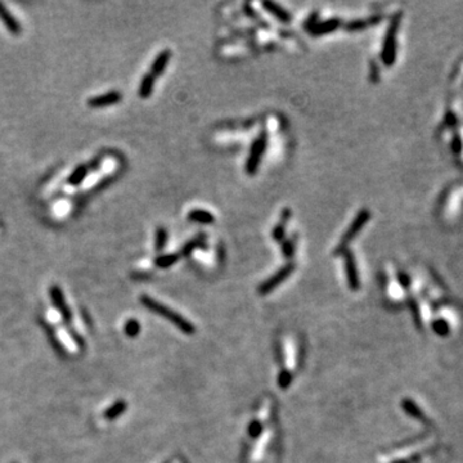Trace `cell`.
Instances as JSON below:
<instances>
[{"mask_svg": "<svg viewBox=\"0 0 463 463\" xmlns=\"http://www.w3.org/2000/svg\"><path fill=\"white\" fill-rule=\"evenodd\" d=\"M49 297H51V301L53 302V305L56 306V309L58 310L59 314L62 317V321H63L64 327L67 328L68 333H70L71 338L73 340V342L76 343L79 349H85V341L84 338L81 337L78 332L75 331L72 326V312L68 307L67 302H66V299H64L63 291L59 288V286L53 285L49 287Z\"/></svg>", "mask_w": 463, "mask_h": 463, "instance_id": "1", "label": "cell"}, {"mask_svg": "<svg viewBox=\"0 0 463 463\" xmlns=\"http://www.w3.org/2000/svg\"><path fill=\"white\" fill-rule=\"evenodd\" d=\"M140 302H142L144 306H147L148 309L151 310V312L156 313V314L164 317V318H166L168 321H170L171 323L175 324V326L180 329L181 332L187 333V335H192V333H195V327H193L192 324L187 321V319L183 318V317H181L180 314H178V313H175V312H173L171 309H169L168 306H165V305L160 304V302L156 301V300L151 299L149 296L143 295L142 297H140Z\"/></svg>", "mask_w": 463, "mask_h": 463, "instance_id": "2", "label": "cell"}, {"mask_svg": "<svg viewBox=\"0 0 463 463\" xmlns=\"http://www.w3.org/2000/svg\"><path fill=\"white\" fill-rule=\"evenodd\" d=\"M400 20H402V13H398L394 16L389 25L388 31H386L385 39H383L382 52H381V59L386 67H391L395 63L396 59V34H398V28H399Z\"/></svg>", "mask_w": 463, "mask_h": 463, "instance_id": "3", "label": "cell"}, {"mask_svg": "<svg viewBox=\"0 0 463 463\" xmlns=\"http://www.w3.org/2000/svg\"><path fill=\"white\" fill-rule=\"evenodd\" d=\"M266 145H268V133L265 130H262L260 133L259 137L254 140L250 149L249 159L246 160V173L249 175H254L257 170H259L260 162H261L262 155L265 152Z\"/></svg>", "mask_w": 463, "mask_h": 463, "instance_id": "4", "label": "cell"}, {"mask_svg": "<svg viewBox=\"0 0 463 463\" xmlns=\"http://www.w3.org/2000/svg\"><path fill=\"white\" fill-rule=\"evenodd\" d=\"M369 219H371V212H369L367 209H363L358 212L357 216H355L354 220H353V223L350 224L349 228L346 229V232L343 233L342 240H341L340 245L337 246V250L335 251L336 255L342 254V252L346 251V246L349 245V243L352 242L355 237H357L358 233L362 230L363 226L368 223Z\"/></svg>", "mask_w": 463, "mask_h": 463, "instance_id": "5", "label": "cell"}, {"mask_svg": "<svg viewBox=\"0 0 463 463\" xmlns=\"http://www.w3.org/2000/svg\"><path fill=\"white\" fill-rule=\"evenodd\" d=\"M293 269H295V265H293L292 262H290V264H287V265L282 266V268L279 269L277 273H274L271 278L266 279L265 282L260 285L259 292L261 293V295H266V293L272 292V291H273L277 286L281 285V283H282L286 278H288V277L291 276V273L293 272Z\"/></svg>", "mask_w": 463, "mask_h": 463, "instance_id": "6", "label": "cell"}, {"mask_svg": "<svg viewBox=\"0 0 463 463\" xmlns=\"http://www.w3.org/2000/svg\"><path fill=\"white\" fill-rule=\"evenodd\" d=\"M345 255V273H346V278H348V283H349V287L352 288L353 291L359 290L360 287V282H359V276H358V271H357V264H355V259L354 255H353L352 251H348L346 250L343 252Z\"/></svg>", "mask_w": 463, "mask_h": 463, "instance_id": "7", "label": "cell"}, {"mask_svg": "<svg viewBox=\"0 0 463 463\" xmlns=\"http://www.w3.org/2000/svg\"><path fill=\"white\" fill-rule=\"evenodd\" d=\"M121 99H123L121 93L119 90H112V92L106 93V94L97 95V97L88 99V106L90 108H103V107L113 106V104L119 103Z\"/></svg>", "mask_w": 463, "mask_h": 463, "instance_id": "8", "label": "cell"}, {"mask_svg": "<svg viewBox=\"0 0 463 463\" xmlns=\"http://www.w3.org/2000/svg\"><path fill=\"white\" fill-rule=\"evenodd\" d=\"M0 21L3 22V25L12 35H20L22 32V26L18 23V21L14 18L13 14L6 8L3 3H0Z\"/></svg>", "mask_w": 463, "mask_h": 463, "instance_id": "9", "label": "cell"}, {"mask_svg": "<svg viewBox=\"0 0 463 463\" xmlns=\"http://www.w3.org/2000/svg\"><path fill=\"white\" fill-rule=\"evenodd\" d=\"M341 26L340 18H331V20L323 21V22H318L313 28H310L309 32L312 36H322V35L331 34L333 31L337 30Z\"/></svg>", "mask_w": 463, "mask_h": 463, "instance_id": "10", "label": "cell"}, {"mask_svg": "<svg viewBox=\"0 0 463 463\" xmlns=\"http://www.w3.org/2000/svg\"><path fill=\"white\" fill-rule=\"evenodd\" d=\"M170 58H171V52L169 51V49H164V51L160 52L159 56H157L156 58H155V61L152 62L151 72L149 73H151L155 79H156L157 76L162 75V72L165 71V68L168 67Z\"/></svg>", "mask_w": 463, "mask_h": 463, "instance_id": "11", "label": "cell"}, {"mask_svg": "<svg viewBox=\"0 0 463 463\" xmlns=\"http://www.w3.org/2000/svg\"><path fill=\"white\" fill-rule=\"evenodd\" d=\"M261 6L264 7L266 12H269L271 14H273L274 17L278 18L281 22L283 23H290L292 17H291V14L288 13V11H286L285 8H282L281 6H278L274 2H262Z\"/></svg>", "mask_w": 463, "mask_h": 463, "instance_id": "12", "label": "cell"}, {"mask_svg": "<svg viewBox=\"0 0 463 463\" xmlns=\"http://www.w3.org/2000/svg\"><path fill=\"white\" fill-rule=\"evenodd\" d=\"M188 220L198 224H212L215 221L214 215L210 211L201 209H195L188 214Z\"/></svg>", "mask_w": 463, "mask_h": 463, "instance_id": "13", "label": "cell"}, {"mask_svg": "<svg viewBox=\"0 0 463 463\" xmlns=\"http://www.w3.org/2000/svg\"><path fill=\"white\" fill-rule=\"evenodd\" d=\"M88 171H89L88 165H78L75 168V170H73L72 173H71V175L67 178V184L71 185V187H78V185H80L81 183L84 181V179L87 178Z\"/></svg>", "mask_w": 463, "mask_h": 463, "instance_id": "14", "label": "cell"}, {"mask_svg": "<svg viewBox=\"0 0 463 463\" xmlns=\"http://www.w3.org/2000/svg\"><path fill=\"white\" fill-rule=\"evenodd\" d=\"M382 21V16H373V17L368 18V20H355L349 22L345 26V28L348 31H360L363 28L368 27V26H374L377 23H379Z\"/></svg>", "mask_w": 463, "mask_h": 463, "instance_id": "15", "label": "cell"}, {"mask_svg": "<svg viewBox=\"0 0 463 463\" xmlns=\"http://www.w3.org/2000/svg\"><path fill=\"white\" fill-rule=\"evenodd\" d=\"M153 87H155V78L151 75V73H147L142 78L139 84V90H138V94L142 99H147V98L151 97L152 92H153Z\"/></svg>", "mask_w": 463, "mask_h": 463, "instance_id": "16", "label": "cell"}, {"mask_svg": "<svg viewBox=\"0 0 463 463\" xmlns=\"http://www.w3.org/2000/svg\"><path fill=\"white\" fill-rule=\"evenodd\" d=\"M126 407H128V404H126L125 400H118V402L114 403V404H112L111 407L104 412V418L108 419V421H113V419L120 417L121 414L125 412Z\"/></svg>", "mask_w": 463, "mask_h": 463, "instance_id": "17", "label": "cell"}, {"mask_svg": "<svg viewBox=\"0 0 463 463\" xmlns=\"http://www.w3.org/2000/svg\"><path fill=\"white\" fill-rule=\"evenodd\" d=\"M206 237H207L206 235L201 233V235H198L197 237H195V238H192L190 241H188V242L184 245V247H183V250H181V255H189L190 252L195 251L196 249L201 247V246L205 243V241H206Z\"/></svg>", "mask_w": 463, "mask_h": 463, "instance_id": "18", "label": "cell"}, {"mask_svg": "<svg viewBox=\"0 0 463 463\" xmlns=\"http://www.w3.org/2000/svg\"><path fill=\"white\" fill-rule=\"evenodd\" d=\"M180 259V255L179 254H168V255H160L156 260H155V264L159 268H170L171 265H174L175 262L179 261Z\"/></svg>", "mask_w": 463, "mask_h": 463, "instance_id": "19", "label": "cell"}, {"mask_svg": "<svg viewBox=\"0 0 463 463\" xmlns=\"http://www.w3.org/2000/svg\"><path fill=\"white\" fill-rule=\"evenodd\" d=\"M168 243V230L162 226H159L155 235V250L157 252H161L165 249V246Z\"/></svg>", "mask_w": 463, "mask_h": 463, "instance_id": "20", "label": "cell"}, {"mask_svg": "<svg viewBox=\"0 0 463 463\" xmlns=\"http://www.w3.org/2000/svg\"><path fill=\"white\" fill-rule=\"evenodd\" d=\"M403 408H404V410L408 413V414H409V416L414 417V418H418V419L425 418L423 414H422V412L418 409V407H417V405L414 404L413 402H410V400H404V402H403Z\"/></svg>", "mask_w": 463, "mask_h": 463, "instance_id": "21", "label": "cell"}, {"mask_svg": "<svg viewBox=\"0 0 463 463\" xmlns=\"http://www.w3.org/2000/svg\"><path fill=\"white\" fill-rule=\"evenodd\" d=\"M140 332V324L135 319H130L125 324V333L129 337H135Z\"/></svg>", "mask_w": 463, "mask_h": 463, "instance_id": "22", "label": "cell"}, {"mask_svg": "<svg viewBox=\"0 0 463 463\" xmlns=\"http://www.w3.org/2000/svg\"><path fill=\"white\" fill-rule=\"evenodd\" d=\"M293 252H295V245H293L292 240H286L285 242L282 243V254L286 259H291L293 256Z\"/></svg>", "mask_w": 463, "mask_h": 463, "instance_id": "23", "label": "cell"}, {"mask_svg": "<svg viewBox=\"0 0 463 463\" xmlns=\"http://www.w3.org/2000/svg\"><path fill=\"white\" fill-rule=\"evenodd\" d=\"M285 236H286L285 225H282L281 223L277 224V225L274 226L273 232H272V237H273V240L276 241V242H281V241H283Z\"/></svg>", "mask_w": 463, "mask_h": 463, "instance_id": "24", "label": "cell"}, {"mask_svg": "<svg viewBox=\"0 0 463 463\" xmlns=\"http://www.w3.org/2000/svg\"><path fill=\"white\" fill-rule=\"evenodd\" d=\"M433 327H434V331H435V332L440 336H445L446 333L449 332V327H448L446 322H444L443 319H439V321L434 322Z\"/></svg>", "mask_w": 463, "mask_h": 463, "instance_id": "25", "label": "cell"}, {"mask_svg": "<svg viewBox=\"0 0 463 463\" xmlns=\"http://www.w3.org/2000/svg\"><path fill=\"white\" fill-rule=\"evenodd\" d=\"M318 20H319V13H318V12H313V13L309 16V17H307L306 20H305V22H304V28H305V30L309 31L310 28L314 27V26H316L317 23H318Z\"/></svg>", "mask_w": 463, "mask_h": 463, "instance_id": "26", "label": "cell"}, {"mask_svg": "<svg viewBox=\"0 0 463 463\" xmlns=\"http://www.w3.org/2000/svg\"><path fill=\"white\" fill-rule=\"evenodd\" d=\"M261 430H262L261 422H260V421L251 422V425L249 426L250 436H252V438H257V436H259L260 434H261Z\"/></svg>", "mask_w": 463, "mask_h": 463, "instance_id": "27", "label": "cell"}, {"mask_svg": "<svg viewBox=\"0 0 463 463\" xmlns=\"http://www.w3.org/2000/svg\"><path fill=\"white\" fill-rule=\"evenodd\" d=\"M291 378H292V377H291L290 371L281 372V374H279V379H278L279 386H281V388H283V389L287 388V386L291 383Z\"/></svg>", "mask_w": 463, "mask_h": 463, "instance_id": "28", "label": "cell"}, {"mask_svg": "<svg viewBox=\"0 0 463 463\" xmlns=\"http://www.w3.org/2000/svg\"><path fill=\"white\" fill-rule=\"evenodd\" d=\"M462 148H463L462 139H460L459 135H455V137L453 138V140H452L453 152H455V153H460V152H462Z\"/></svg>", "mask_w": 463, "mask_h": 463, "instance_id": "29", "label": "cell"}, {"mask_svg": "<svg viewBox=\"0 0 463 463\" xmlns=\"http://www.w3.org/2000/svg\"><path fill=\"white\" fill-rule=\"evenodd\" d=\"M369 67H371V75H369V79H371L373 83H377L379 80V73H378V67H377L376 62L372 61L371 64H369Z\"/></svg>", "mask_w": 463, "mask_h": 463, "instance_id": "30", "label": "cell"}, {"mask_svg": "<svg viewBox=\"0 0 463 463\" xmlns=\"http://www.w3.org/2000/svg\"><path fill=\"white\" fill-rule=\"evenodd\" d=\"M290 219H291V210L288 209H283L282 210V212H281V224H282V225H285V224H287L288 221H290Z\"/></svg>", "mask_w": 463, "mask_h": 463, "instance_id": "31", "label": "cell"}, {"mask_svg": "<svg viewBox=\"0 0 463 463\" xmlns=\"http://www.w3.org/2000/svg\"><path fill=\"white\" fill-rule=\"evenodd\" d=\"M99 168H101V157H97L95 160H93L89 164V166H88V169L92 171H97Z\"/></svg>", "mask_w": 463, "mask_h": 463, "instance_id": "32", "label": "cell"}, {"mask_svg": "<svg viewBox=\"0 0 463 463\" xmlns=\"http://www.w3.org/2000/svg\"><path fill=\"white\" fill-rule=\"evenodd\" d=\"M455 123H457V119H455L454 114H453L452 112H448L445 119V124H448L449 126H454Z\"/></svg>", "mask_w": 463, "mask_h": 463, "instance_id": "33", "label": "cell"}, {"mask_svg": "<svg viewBox=\"0 0 463 463\" xmlns=\"http://www.w3.org/2000/svg\"><path fill=\"white\" fill-rule=\"evenodd\" d=\"M398 278H399V282L402 283L403 286L409 285V278H408V277L405 276V274L403 273V272H399V273H398Z\"/></svg>", "mask_w": 463, "mask_h": 463, "instance_id": "34", "label": "cell"}]
</instances>
